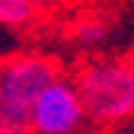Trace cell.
Instances as JSON below:
<instances>
[{"label": "cell", "instance_id": "6da1fadb", "mask_svg": "<svg viewBox=\"0 0 134 134\" xmlns=\"http://www.w3.org/2000/svg\"><path fill=\"white\" fill-rule=\"evenodd\" d=\"M73 85L79 92L85 119L98 125H131L134 122V61H88L79 70Z\"/></svg>", "mask_w": 134, "mask_h": 134}, {"label": "cell", "instance_id": "7a4b0ae2", "mask_svg": "<svg viewBox=\"0 0 134 134\" xmlns=\"http://www.w3.org/2000/svg\"><path fill=\"white\" fill-rule=\"evenodd\" d=\"M58 79L55 61L40 55H18L0 64V116L27 125L40 94Z\"/></svg>", "mask_w": 134, "mask_h": 134}, {"label": "cell", "instance_id": "3957f363", "mask_svg": "<svg viewBox=\"0 0 134 134\" xmlns=\"http://www.w3.org/2000/svg\"><path fill=\"white\" fill-rule=\"evenodd\" d=\"M82 119H85V110H82L76 85L70 79H61L58 76L40 94L27 128L34 134H73L76 128L82 125Z\"/></svg>", "mask_w": 134, "mask_h": 134}, {"label": "cell", "instance_id": "277c9868", "mask_svg": "<svg viewBox=\"0 0 134 134\" xmlns=\"http://www.w3.org/2000/svg\"><path fill=\"white\" fill-rule=\"evenodd\" d=\"M107 37H110V25L104 18H98V15L79 18V21H73V27H70V40H73L76 46H82V49H98V46L107 43Z\"/></svg>", "mask_w": 134, "mask_h": 134}, {"label": "cell", "instance_id": "5b68a950", "mask_svg": "<svg viewBox=\"0 0 134 134\" xmlns=\"http://www.w3.org/2000/svg\"><path fill=\"white\" fill-rule=\"evenodd\" d=\"M37 12V3L31 0H0V25H27Z\"/></svg>", "mask_w": 134, "mask_h": 134}, {"label": "cell", "instance_id": "8992f818", "mask_svg": "<svg viewBox=\"0 0 134 134\" xmlns=\"http://www.w3.org/2000/svg\"><path fill=\"white\" fill-rule=\"evenodd\" d=\"M0 134H31V128L18 125V122H9L6 116H0Z\"/></svg>", "mask_w": 134, "mask_h": 134}, {"label": "cell", "instance_id": "52a82bcc", "mask_svg": "<svg viewBox=\"0 0 134 134\" xmlns=\"http://www.w3.org/2000/svg\"><path fill=\"white\" fill-rule=\"evenodd\" d=\"M125 134H134V122H131V125H128V131H125Z\"/></svg>", "mask_w": 134, "mask_h": 134}]
</instances>
